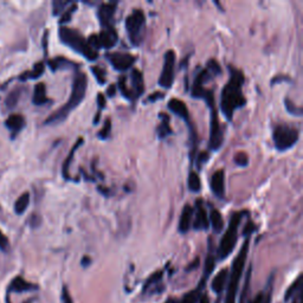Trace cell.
<instances>
[{
  "label": "cell",
  "mask_w": 303,
  "mask_h": 303,
  "mask_svg": "<svg viewBox=\"0 0 303 303\" xmlns=\"http://www.w3.org/2000/svg\"><path fill=\"white\" fill-rule=\"evenodd\" d=\"M230 78L225 84L220 95V110L224 114L225 119L231 121L235 111L242 108L246 103V99L243 95L244 78L243 72L234 67H229Z\"/></svg>",
  "instance_id": "cell-1"
},
{
  "label": "cell",
  "mask_w": 303,
  "mask_h": 303,
  "mask_svg": "<svg viewBox=\"0 0 303 303\" xmlns=\"http://www.w3.org/2000/svg\"><path fill=\"white\" fill-rule=\"evenodd\" d=\"M87 89H88L87 75L82 71H79L77 69L75 72V76H73L72 89L69 100H67V102L63 105V107H61L60 109L56 110L52 115H50L48 119L45 120V125H57V123L64 121V120L69 116V114L82 103V101H83L85 97Z\"/></svg>",
  "instance_id": "cell-2"
},
{
  "label": "cell",
  "mask_w": 303,
  "mask_h": 303,
  "mask_svg": "<svg viewBox=\"0 0 303 303\" xmlns=\"http://www.w3.org/2000/svg\"><path fill=\"white\" fill-rule=\"evenodd\" d=\"M58 34H60L61 42L64 45L69 46L70 49L82 55L88 61L93 62L99 58V52L91 49L89 44L85 40V38L75 29L67 28V26H61Z\"/></svg>",
  "instance_id": "cell-3"
},
{
  "label": "cell",
  "mask_w": 303,
  "mask_h": 303,
  "mask_svg": "<svg viewBox=\"0 0 303 303\" xmlns=\"http://www.w3.org/2000/svg\"><path fill=\"white\" fill-rule=\"evenodd\" d=\"M249 245H250V237H246V239L244 240L242 248H240L239 252H238L237 257L235 258L234 263H232L225 303H236L238 285H239L240 277H242L244 267H245L246 257H248V252H249Z\"/></svg>",
  "instance_id": "cell-4"
},
{
  "label": "cell",
  "mask_w": 303,
  "mask_h": 303,
  "mask_svg": "<svg viewBox=\"0 0 303 303\" xmlns=\"http://www.w3.org/2000/svg\"><path fill=\"white\" fill-rule=\"evenodd\" d=\"M245 211H239L232 214L230 223H229L228 230L225 231L224 236L222 237L218 248V258L219 260H225L228 256L231 255L234 251L235 246H236L237 238H238V228H239L240 223H242L243 217L245 216Z\"/></svg>",
  "instance_id": "cell-5"
},
{
  "label": "cell",
  "mask_w": 303,
  "mask_h": 303,
  "mask_svg": "<svg viewBox=\"0 0 303 303\" xmlns=\"http://www.w3.org/2000/svg\"><path fill=\"white\" fill-rule=\"evenodd\" d=\"M300 139L299 129L289 125H277L273 128L272 140L276 149L285 152L293 148Z\"/></svg>",
  "instance_id": "cell-6"
},
{
  "label": "cell",
  "mask_w": 303,
  "mask_h": 303,
  "mask_svg": "<svg viewBox=\"0 0 303 303\" xmlns=\"http://www.w3.org/2000/svg\"><path fill=\"white\" fill-rule=\"evenodd\" d=\"M126 31L132 45L139 46L143 39V32L146 28V17L142 10L135 8L126 18Z\"/></svg>",
  "instance_id": "cell-7"
},
{
  "label": "cell",
  "mask_w": 303,
  "mask_h": 303,
  "mask_svg": "<svg viewBox=\"0 0 303 303\" xmlns=\"http://www.w3.org/2000/svg\"><path fill=\"white\" fill-rule=\"evenodd\" d=\"M210 78V72L206 69L200 70L198 75H197L196 79H194L192 89H191V95L194 99H202L206 102L210 108L214 107V97L213 93L211 90H207L204 88L205 82Z\"/></svg>",
  "instance_id": "cell-8"
},
{
  "label": "cell",
  "mask_w": 303,
  "mask_h": 303,
  "mask_svg": "<svg viewBox=\"0 0 303 303\" xmlns=\"http://www.w3.org/2000/svg\"><path fill=\"white\" fill-rule=\"evenodd\" d=\"M174 71H175V52L173 50H168L165 54L164 58V67L159 77V85L169 89L174 82Z\"/></svg>",
  "instance_id": "cell-9"
},
{
  "label": "cell",
  "mask_w": 303,
  "mask_h": 303,
  "mask_svg": "<svg viewBox=\"0 0 303 303\" xmlns=\"http://www.w3.org/2000/svg\"><path fill=\"white\" fill-rule=\"evenodd\" d=\"M224 141V134H223L222 126H220L219 117L217 110L211 108V117H210V140H208V146L211 151H217L223 145Z\"/></svg>",
  "instance_id": "cell-10"
},
{
  "label": "cell",
  "mask_w": 303,
  "mask_h": 303,
  "mask_svg": "<svg viewBox=\"0 0 303 303\" xmlns=\"http://www.w3.org/2000/svg\"><path fill=\"white\" fill-rule=\"evenodd\" d=\"M107 60L117 71H126L129 67H133L136 61L135 56L129 54H122V52H114V54L105 55Z\"/></svg>",
  "instance_id": "cell-11"
},
{
  "label": "cell",
  "mask_w": 303,
  "mask_h": 303,
  "mask_svg": "<svg viewBox=\"0 0 303 303\" xmlns=\"http://www.w3.org/2000/svg\"><path fill=\"white\" fill-rule=\"evenodd\" d=\"M116 12V2H104L99 6L97 10V17L101 23L102 29L113 26L114 14Z\"/></svg>",
  "instance_id": "cell-12"
},
{
  "label": "cell",
  "mask_w": 303,
  "mask_h": 303,
  "mask_svg": "<svg viewBox=\"0 0 303 303\" xmlns=\"http://www.w3.org/2000/svg\"><path fill=\"white\" fill-rule=\"evenodd\" d=\"M210 186L212 193L217 198L223 199L225 197V173L223 169H218L211 176Z\"/></svg>",
  "instance_id": "cell-13"
},
{
  "label": "cell",
  "mask_w": 303,
  "mask_h": 303,
  "mask_svg": "<svg viewBox=\"0 0 303 303\" xmlns=\"http://www.w3.org/2000/svg\"><path fill=\"white\" fill-rule=\"evenodd\" d=\"M99 36L100 45L101 48L110 49L116 45L117 40H119V34L114 26H108V28L102 29L101 34H97Z\"/></svg>",
  "instance_id": "cell-14"
},
{
  "label": "cell",
  "mask_w": 303,
  "mask_h": 303,
  "mask_svg": "<svg viewBox=\"0 0 303 303\" xmlns=\"http://www.w3.org/2000/svg\"><path fill=\"white\" fill-rule=\"evenodd\" d=\"M168 109L172 111L173 114H175L176 116H179L180 119L184 120V121L188 125V127L192 128V126H191V122H190V111H188L187 105L185 104L184 101H181V100H178V99L169 100Z\"/></svg>",
  "instance_id": "cell-15"
},
{
  "label": "cell",
  "mask_w": 303,
  "mask_h": 303,
  "mask_svg": "<svg viewBox=\"0 0 303 303\" xmlns=\"http://www.w3.org/2000/svg\"><path fill=\"white\" fill-rule=\"evenodd\" d=\"M197 211L196 216H194V222H193V229L194 230H207L208 229V216L206 210L202 206V200L197 202L196 204Z\"/></svg>",
  "instance_id": "cell-16"
},
{
  "label": "cell",
  "mask_w": 303,
  "mask_h": 303,
  "mask_svg": "<svg viewBox=\"0 0 303 303\" xmlns=\"http://www.w3.org/2000/svg\"><path fill=\"white\" fill-rule=\"evenodd\" d=\"M37 285L34 283H30V282L26 281L25 278L20 277V276H17L12 279L10 285H8L7 293H24V291H31V290H36Z\"/></svg>",
  "instance_id": "cell-17"
},
{
  "label": "cell",
  "mask_w": 303,
  "mask_h": 303,
  "mask_svg": "<svg viewBox=\"0 0 303 303\" xmlns=\"http://www.w3.org/2000/svg\"><path fill=\"white\" fill-rule=\"evenodd\" d=\"M132 85H133V89H132V94H133L134 99H137L141 95H143L145 93V82H143V75L139 69L132 70Z\"/></svg>",
  "instance_id": "cell-18"
},
{
  "label": "cell",
  "mask_w": 303,
  "mask_h": 303,
  "mask_svg": "<svg viewBox=\"0 0 303 303\" xmlns=\"http://www.w3.org/2000/svg\"><path fill=\"white\" fill-rule=\"evenodd\" d=\"M193 218V207L190 205H185L182 208V212L180 214V219H179V231L181 234H187L191 229V223Z\"/></svg>",
  "instance_id": "cell-19"
},
{
  "label": "cell",
  "mask_w": 303,
  "mask_h": 303,
  "mask_svg": "<svg viewBox=\"0 0 303 303\" xmlns=\"http://www.w3.org/2000/svg\"><path fill=\"white\" fill-rule=\"evenodd\" d=\"M5 125H6V127L10 129L11 133L16 135V134H18L23 128H24L25 120H24V117H23V115H20V114H12V115L8 116V119L6 120V122H5Z\"/></svg>",
  "instance_id": "cell-20"
},
{
  "label": "cell",
  "mask_w": 303,
  "mask_h": 303,
  "mask_svg": "<svg viewBox=\"0 0 303 303\" xmlns=\"http://www.w3.org/2000/svg\"><path fill=\"white\" fill-rule=\"evenodd\" d=\"M228 277H229L228 269H222L218 272V275H216V277H214L212 281V284H211L214 293L220 294L223 290H224L226 282H228Z\"/></svg>",
  "instance_id": "cell-21"
},
{
  "label": "cell",
  "mask_w": 303,
  "mask_h": 303,
  "mask_svg": "<svg viewBox=\"0 0 303 303\" xmlns=\"http://www.w3.org/2000/svg\"><path fill=\"white\" fill-rule=\"evenodd\" d=\"M50 100L46 96V87L44 83H38L34 87V97H32V102L36 105H43L48 103Z\"/></svg>",
  "instance_id": "cell-22"
},
{
  "label": "cell",
  "mask_w": 303,
  "mask_h": 303,
  "mask_svg": "<svg viewBox=\"0 0 303 303\" xmlns=\"http://www.w3.org/2000/svg\"><path fill=\"white\" fill-rule=\"evenodd\" d=\"M208 222H210V224L216 234L222 232L223 228H224V220H223L222 213H220L218 210H216V208L211 210L210 216H208Z\"/></svg>",
  "instance_id": "cell-23"
},
{
  "label": "cell",
  "mask_w": 303,
  "mask_h": 303,
  "mask_svg": "<svg viewBox=\"0 0 303 303\" xmlns=\"http://www.w3.org/2000/svg\"><path fill=\"white\" fill-rule=\"evenodd\" d=\"M82 145H83V139H82V137H79V139L77 140V142H76L75 145H73V147L71 148V151H70V153H69V155H67V158L66 159V161H64V165H63V176H64V179H67V180H69V179H70L69 168H70V164H71L73 155H75V152L77 151V149Z\"/></svg>",
  "instance_id": "cell-24"
},
{
  "label": "cell",
  "mask_w": 303,
  "mask_h": 303,
  "mask_svg": "<svg viewBox=\"0 0 303 303\" xmlns=\"http://www.w3.org/2000/svg\"><path fill=\"white\" fill-rule=\"evenodd\" d=\"M159 116L161 119V123L158 128V135L160 139H165V137L172 134V129L169 127V116L165 113H160Z\"/></svg>",
  "instance_id": "cell-25"
},
{
  "label": "cell",
  "mask_w": 303,
  "mask_h": 303,
  "mask_svg": "<svg viewBox=\"0 0 303 303\" xmlns=\"http://www.w3.org/2000/svg\"><path fill=\"white\" fill-rule=\"evenodd\" d=\"M49 66L51 67L52 71H56V70H60V69H66V67H75V69H77V66H75V64L72 63L71 61L67 60V58L64 57H56L54 60L49 61Z\"/></svg>",
  "instance_id": "cell-26"
},
{
  "label": "cell",
  "mask_w": 303,
  "mask_h": 303,
  "mask_svg": "<svg viewBox=\"0 0 303 303\" xmlns=\"http://www.w3.org/2000/svg\"><path fill=\"white\" fill-rule=\"evenodd\" d=\"M29 204H30V193H23L14 202V211H16L17 214H23L28 208Z\"/></svg>",
  "instance_id": "cell-27"
},
{
  "label": "cell",
  "mask_w": 303,
  "mask_h": 303,
  "mask_svg": "<svg viewBox=\"0 0 303 303\" xmlns=\"http://www.w3.org/2000/svg\"><path fill=\"white\" fill-rule=\"evenodd\" d=\"M187 185H188V188H190V191H192V192L194 193L199 192L200 188H202V182H200L199 175L197 174L194 170L190 172V174H188Z\"/></svg>",
  "instance_id": "cell-28"
},
{
  "label": "cell",
  "mask_w": 303,
  "mask_h": 303,
  "mask_svg": "<svg viewBox=\"0 0 303 303\" xmlns=\"http://www.w3.org/2000/svg\"><path fill=\"white\" fill-rule=\"evenodd\" d=\"M44 70H45V67H44V63H37L36 66L34 67V69L31 70V71H28L26 73L20 77V79H34L38 78L42 76V73L44 72Z\"/></svg>",
  "instance_id": "cell-29"
},
{
  "label": "cell",
  "mask_w": 303,
  "mask_h": 303,
  "mask_svg": "<svg viewBox=\"0 0 303 303\" xmlns=\"http://www.w3.org/2000/svg\"><path fill=\"white\" fill-rule=\"evenodd\" d=\"M250 281H251V267L249 268L248 273H246L245 282H244V287L242 290V295H240L239 303H248V297L250 293Z\"/></svg>",
  "instance_id": "cell-30"
},
{
  "label": "cell",
  "mask_w": 303,
  "mask_h": 303,
  "mask_svg": "<svg viewBox=\"0 0 303 303\" xmlns=\"http://www.w3.org/2000/svg\"><path fill=\"white\" fill-rule=\"evenodd\" d=\"M71 4H72V2H70V1L55 0V1L52 2V14H54V16H58V14H62Z\"/></svg>",
  "instance_id": "cell-31"
},
{
  "label": "cell",
  "mask_w": 303,
  "mask_h": 303,
  "mask_svg": "<svg viewBox=\"0 0 303 303\" xmlns=\"http://www.w3.org/2000/svg\"><path fill=\"white\" fill-rule=\"evenodd\" d=\"M301 278H302V276H299V277L296 278V281L290 285L289 289L287 290V293H285V295H284L285 300H289L290 297L294 296V294L301 293V283H302Z\"/></svg>",
  "instance_id": "cell-32"
},
{
  "label": "cell",
  "mask_w": 303,
  "mask_h": 303,
  "mask_svg": "<svg viewBox=\"0 0 303 303\" xmlns=\"http://www.w3.org/2000/svg\"><path fill=\"white\" fill-rule=\"evenodd\" d=\"M76 10H77V5H76L75 2H72V4L70 5V6L67 7L63 13H62L61 19H60V24L63 26V24H66V23L70 22V19H71L72 14H73V12H75Z\"/></svg>",
  "instance_id": "cell-33"
},
{
  "label": "cell",
  "mask_w": 303,
  "mask_h": 303,
  "mask_svg": "<svg viewBox=\"0 0 303 303\" xmlns=\"http://www.w3.org/2000/svg\"><path fill=\"white\" fill-rule=\"evenodd\" d=\"M117 85H119V89L120 91L122 93V95L126 97L127 100H133V94H132V91L129 88L127 87V84H126V77L123 76V77H120L119 79V83H117Z\"/></svg>",
  "instance_id": "cell-34"
},
{
  "label": "cell",
  "mask_w": 303,
  "mask_h": 303,
  "mask_svg": "<svg viewBox=\"0 0 303 303\" xmlns=\"http://www.w3.org/2000/svg\"><path fill=\"white\" fill-rule=\"evenodd\" d=\"M206 70L210 72V75H214V76L222 75V67H220L218 62H217L216 60H213V58L207 62Z\"/></svg>",
  "instance_id": "cell-35"
},
{
  "label": "cell",
  "mask_w": 303,
  "mask_h": 303,
  "mask_svg": "<svg viewBox=\"0 0 303 303\" xmlns=\"http://www.w3.org/2000/svg\"><path fill=\"white\" fill-rule=\"evenodd\" d=\"M284 104H285V108H287V110L289 111L291 115L302 116V108L297 107V105L295 103H293L289 99L284 100Z\"/></svg>",
  "instance_id": "cell-36"
},
{
  "label": "cell",
  "mask_w": 303,
  "mask_h": 303,
  "mask_svg": "<svg viewBox=\"0 0 303 303\" xmlns=\"http://www.w3.org/2000/svg\"><path fill=\"white\" fill-rule=\"evenodd\" d=\"M91 72L94 73V76H95L97 82H99L100 84H104L105 82H107V78H105V72L102 67H91Z\"/></svg>",
  "instance_id": "cell-37"
},
{
  "label": "cell",
  "mask_w": 303,
  "mask_h": 303,
  "mask_svg": "<svg viewBox=\"0 0 303 303\" xmlns=\"http://www.w3.org/2000/svg\"><path fill=\"white\" fill-rule=\"evenodd\" d=\"M235 163L240 167L248 166V164H249L248 154H246L245 152H238L237 154L235 155Z\"/></svg>",
  "instance_id": "cell-38"
},
{
  "label": "cell",
  "mask_w": 303,
  "mask_h": 303,
  "mask_svg": "<svg viewBox=\"0 0 303 303\" xmlns=\"http://www.w3.org/2000/svg\"><path fill=\"white\" fill-rule=\"evenodd\" d=\"M110 132H111V122H110V119H107V120H105L103 128L100 131L99 137L101 140L108 139V137H109V135H110Z\"/></svg>",
  "instance_id": "cell-39"
},
{
  "label": "cell",
  "mask_w": 303,
  "mask_h": 303,
  "mask_svg": "<svg viewBox=\"0 0 303 303\" xmlns=\"http://www.w3.org/2000/svg\"><path fill=\"white\" fill-rule=\"evenodd\" d=\"M20 96V91L19 90H14L12 93L10 94L6 100V104L7 108H13L14 105L17 104V102H18V99Z\"/></svg>",
  "instance_id": "cell-40"
},
{
  "label": "cell",
  "mask_w": 303,
  "mask_h": 303,
  "mask_svg": "<svg viewBox=\"0 0 303 303\" xmlns=\"http://www.w3.org/2000/svg\"><path fill=\"white\" fill-rule=\"evenodd\" d=\"M214 264H216L214 257L212 255H208L206 258V264H205V273H204L205 278H206L207 276H210V273L212 272V270L214 269Z\"/></svg>",
  "instance_id": "cell-41"
},
{
  "label": "cell",
  "mask_w": 303,
  "mask_h": 303,
  "mask_svg": "<svg viewBox=\"0 0 303 303\" xmlns=\"http://www.w3.org/2000/svg\"><path fill=\"white\" fill-rule=\"evenodd\" d=\"M8 246H10V243H8L7 237L0 231V250H1V251H7Z\"/></svg>",
  "instance_id": "cell-42"
},
{
  "label": "cell",
  "mask_w": 303,
  "mask_h": 303,
  "mask_svg": "<svg viewBox=\"0 0 303 303\" xmlns=\"http://www.w3.org/2000/svg\"><path fill=\"white\" fill-rule=\"evenodd\" d=\"M62 303H73L67 287H63V290H62Z\"/></svg>",
  "instance_id": "cell-43"
},
{
  "label": "cell",
  "mask_w": 303,
  "mask_h": 303,
  "mask_svg": "<svg viewBox=\"0 0 303 303\" xmlns=\"http://www.w3.org/2000/svg\"><path fill=\"white\" fill-rule=\"evenodd\" d=\"M208 159V154L206 152H202L198 154V161H197V167L200 168L202 166V164L206 163V160Z\"/></svg>",
  "instance_id": "cell-44"
},
{
  "label": "cell",
  "mask_w": 303,
  "mask_h": 303,
  "mask_svg": "<svg viewBox=\"0 0 303 303\" xmlns=\"http://www.w3.org/2000/svg\"><path fill=\"white\" fill-rule=\"evenodd\" d=\"M256 230V225L252 222H248V224L245 225V229H244L243 234L245 235L246 237H250V235L252 234Z\"/></svg>",
  "instance_id": "cell-45"
},
{
  "label": "cell",
  "mask_w": 303,
  "mask_h": 303,
  "mask_svg": "<svg viewBox=\"0 0 303 303\" xmlns=\"http://www.w3.org/2000/svg\"><path fill=\"white\" fill-rule=\"evenodd\" d=\"M97 104H99V109L100 110L103 109V108H105V97H104V95L102 93L97 94Z\"/></svg>",
  "instance_id": "cell-46"
},
{
  "label": "cell",
  "mask_w": 303,
  "mask_h": 303,
  "mask_svg": "<svg viewBox=\"0 0 303 303\" xmlns=\"http://www.w3.org/2000/svg\"><path fill=\"white\" fill-rule=\"evenodd\" d=\"M164 96L165 95L163 93H154L153 95L148 96V99L146 100V102H155V101H158V100L164 99Z\"/></svg>",
  "instance_id": "cell-47"
},
{
  "label": "cell",
  "mask_w": 303,
  "mask_h": 303,
  "mask_svg": "<svg viewBox=\"0 0 303 303\" xmlns=\"http://www.w3.org/2000/svg\"><path fill=\"white\" fill-rule=\"evenodd\" d=\"M268 289H269V291H268V295L264 297L263 303H270V301H271V282H269V287H268Z\"/></svg>",
  "instance_id": "cell-48"
},
{
  "label": "cell",
  "mask_w": 303,
  "mask_h": 303,
  "mask_svg": "<svg viewBox=\"0 0 303 303\" xmlns=\"http://www.w3.org/2000/svg\"><path fill=\"white\" fill-rule=\"evenodd\" d=\"M115 93H116V85L115 84H111L110 87L108 88L107 95L109 96V97H113L114 95H115Z\"/></svg>",
  "instance_id": "cell-49"
},
{
  "label": "cell",
  "mask_w": 303,
  "mask_h": 303,
  "mask_svg": "<svg viewBox=\"0 0 303 303\" xmlns=\"http://www.w3.org/2000/svg\"><path fill=\"white\" fill-rule=\"evenodd\" d=\"M283 81H290V78L289 77H285V76H282V75H281V77L276 76V77L271 81V84L278 83V82H283Z\"/></svg>",
  "instance_id": "cell-50"
},
{
  "label": "cell",
  "mask_w": 303,
  "mask_h": 303,
  "mask_svg": "<svg viewBox=\"0 0 303 303\" xmlns=\"http://www.w3.org/2000/svg\"><path fill=\"white\" fill-rule=\"evenodd\" d=\"M263 301H264V294L261 293L255 297L254 301H252L251 303H263Z\"/></svg>",
  "instance_id": "cell-51"
},
{
  "label": "cell",
  "mask_w": 303,
  "mask_h": 303,
  "mask_svg": "<svg viewBox=\"0 0 303 303\" xmlns=\"http://www.w3.org/2000/svg\"><path fill=\"white\" fill-rule=\"evenodd\" d=\"M198 301H199V303H210V300H208L206 294H202V295L199 297Z\"/></svg>",
  "instance_id": "cell-52"
},
{
  "label": "cell",
  "mask_w": 303,
  "mask_h": 303,
  "mask_svg": "<svg viewBox=\"0 0 303 303\" xmlns=\"http://www.w3.org/2000/svg\"><path fill=\"white\" fill-rule=\"evenodd\" d=\"M165 303H182V301H180V300H176V299H169V300H167Z\"/></svg>",
  "instance_id": "cell-53"
},
{
  "label": "cell",
  "mask_w": 303,
  "mask_h": 303,
  "mask_svg": "<svg viewBox=\"0 0 303 303\" xmlns=\"http://www.w3.org/2000/svg\"><path fill=\"white\" fill-rule=\"evenodd\" d=\"M26 303H30V302H26Z\"/></svg>",
  "instance_id": "cell-54"
},
{
  "label": "cell",
  "mask_w": 303,
  "mask_h": 303,
  "mask_svg": "<svg viewBox=\"0 0 303 303\" xmlns=\"http://www.w3.org/2000/svg\"><path fill=\"white\" fill-rule=\"evenodd\" d=\"M300 303H301V302H300Z\"/></svg>",
  "instance_id": "cell-55"
}]
</instances>
